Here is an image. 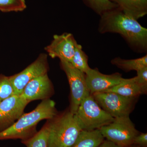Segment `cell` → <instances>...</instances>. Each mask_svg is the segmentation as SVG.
Listing matches in <instances>:
<instances>
[{
  "instance_id": "cell-1",
  "label": "cell",
  "mask_w": 147,
  "mask_h": 147,
  "mask_svg": "<svg viewBox=\"0 0 147 147\" xmlns=\"http://www.w3.org/2000/svg\"><path fill=\"white\" fill-rule=\"evenodd\" d=\"M98 31L100 34H118L135 53L147 52V29L137 20L125 14L119 7L100 16Z\"/></svg>"
},
{
  "instance_id": "cell-2",
  "label": "cell",
  "mask_w": 147,
  "mask_h": 147,
  "mask_svg": "<svg viewBox=\"0 0 147 147\" xmlns=\"http://www.w3.org/2000/svg\"><path fill=\"white\" fill-rule=\"evenodd\" d=\"M57 115L54 100H42L34 110L24 113L11 126L0 132V140L21 139L25 141L36 134V127L40 121L52 119Z\"/></svg>"
},
{
  "instance_id": "cell-3",
  "label": "cell",
  "mask_w": 147,
  "mask_h": 147,
  "mask_svg": "<svg viewBox=\"0 0 147 147\" xmlns=\"http://www.w3.org/2000/svg\"><path fill=\"white\" fill-rule=\"evenodd\" d=\"M47 121L48 147H70L82 130L74 115L69 110Z\"/></svg>"
},
{
  "instance_id": "cell-4",
  "label": "cell",
  "mask_w": 147,
  "mask_h": 147,
  "mask_svg": "<svg viewBox=\"0 0 147 147\" xmlns=\"http://www.w3.org/2000/svg\"><path fill=\"white\" fill-rule=\"evenodd\" d=\"M74 115L80 127L84 130L99 129L115 119L98 105L91 94L82 100Z\"/></svg>"
},
{
  "instance_id": "cell-5",
  "label": "cell",
  "mask_w": 147,
  "mask_h": 147,
  "mask_svg": "<svg viewBox=\"0 0 147 147\" xmlns=\"http://www.w3.org/2000/svg\"><path fill=\"white\" fill-rule=\"evenodd\" d=\"M99 129L104 138L121 147L133 144L134 138L139 134L129 116L115 118L111 123Z\"/></svg>"
},
{
  "instance_id": "cell-6",
  "label": "cell",
  "mask_w": 147,
  "mask_h": 147,
  "mask_svg": "<svg viewBox=\"0 0 147 147\" xmlns=\"http://www.w3.org/2000/svg\"><path fill=\"white\" fill-rule=\"evenodd\" d=\"M92 95L98 105L114 118L129 116L138 98L127 97L111 92L95 93Z\"/></svg>"
},
{
  "instance_id": "cell-7",
  "label": "cell",
  "mask_w": 147,
  "mask_h": 147,
  "mask_svg": "<svg viewBox=\"0 0 147 147\" xmlns=\"http://www.w3.org/2000/svg\"><path fill=\"white\" fill-rule=\"evenodd\" d=\"M61 68L65 73L70 88L69 111L74 115L82 100L90 94L87 87L86 74L74 67L70 63L60 61Z\"/></svg>"
},
{
  "instance_id": "cell-8",
  "label": "cell",
  "mask_w": 147,
  "mask_h": 147,
  "mask_svg": "<svg viewBox=\"0 0 147 147\" xmlns=\"http://www.w3.org/2000/svg\"><path fill=\"white\" fill-rule=\"evenodd\" d=\"M49 65L47 55L41 54L36 60L23 71L12 76H9L15 95L22 94L24 88L32 79L47 73Z\"/></svg>"
},
{
  "instance_id": "cell-9",
  "label": "cell",
  "mask_w": 147,
  "mask_h": 147,
  "mask_svg": "<svg viewBox=\"0 0 147 147\" xmlns=\"http://www.w3.org/2000/svg\"><path fill=\"white\" fill-rule=\"evenodd\" d=\"M29 102L21 95H14L0 103V132L13 124Z\"/></svg>"
},
{
  "instance_id": "cell-10",
  "label": "cell",
  "mask_w": 147,
  "mask_h": 147,
  "mask_svg": "<svg viewBox=\"0 0 147 147\" xmlns=\"http://www.w3.org/2000/svg\"><path fill=\"white\" fill-rule=\"evenodd\" d=\"M76 43L73 35L65 32L55 35L52 42L45 49L51 58H58L60 61L71 63Z\"/></svg>"
},
{
  "instance_id": "cell-11",
  "label": "cell",
  "mask_w": 147,
  "mask_h": 147,
  "mask_svg": "<svg viewBox=\"0 0 147 147\" xmlns=\"http://www.w3.org/2000/svg\"><path fill=\"white\" fill-rule=\"evenodd\" d=\"M86 78L88 89L92 95L117 86L125 79L119 73L103 74L97 68H91L86 74Z\"/></svg>"
},
{
  "instance_id": "cell-12",
  "label": "cell",
  "mask_w": 147,
  "mask_h": 147,
  "mask_svg": "<svg viewBox=\"0 0 147 147\" xmlns=\"http://www.w3.org/2000/svg\"><path fill=\"white\" fill-rule=\"evenodd\" d=\"M53 85L47 73L29 82L21 95L30 102L33 100L49 99L53 95Z\"/></svg>"
},
{
  "instance_id": "cell-13",
  "label": "cell",
  "mask_w": 147,
  "mask_h": 147,
  "mask_svg": "<svg viewBox=\"0 0 147 147\" xmlns=\"http://www.w3.org/2000/svg\"><path fill=\"white\" fill-rule=\"evenodd\" d=\"M127 16L138 21L147 13V0H112Z\"/></svg>"
},
{
  "instance_id": "cell-14",
  "label": "cell",
  "mask_w": 147,
  "mask_h": 147,
  "mask_svg": "<svg viewBox=\"0 0 147 147\" xmlns=\"http://www.w3.org/2000/svg\"><path fill=\"white\" fill-rule=\"evenodd\" d=\"M102 92L115 93L127 97H138L139 95L142 94V90L137 83L135 77L125 79L120 84Z\"/></svg>"
},
{
  "instance_id": "cell-15",
  "label": "cell",
  "mask_w": 147,
  "mask_h": 147,
  "mask_svg": "<svg viewBox=\"0 0 147 147\" xmlns=\"http://www.w3.org/2000/svg\"><path fill=\"white\" fill-rule=\"evenodd\" d=\"M104 138L99 129L82 130L70 147H97L104 141Z\"/></svg>"
},
{
  "instance_id": "cell-16",
  "label": "cell",
  "mask_w": 147,
  "mask_h": 147,
  "mask_svg": "<svg viewBox=\"0 0 147 147\" xmlns=\"http://www.w3.org/2000/svg\"><path fill=\"white\" fill-rule=\"evenodd\" d=\"M111 63L125 72L135 70L137 71L147 66V54L142 57L133 59H125L120 57H116L111 61Z\"/></svg>"
},
{
  "instance_id": "cell-17",
  "label": "cell",
  "mask_w": 147,
  "mask_h": 147,
  "mask_svg": "<svg viewBox=\"0 0 147 147\" xmlns=\"http://www.w3.org/2000/svg\"><path fill=\"white\" fill-rule=\"evenodd\" d=\"M49 126L48 121L31 138L21 141L27 147H48Z\"/></svg>"
},
{
  "instance_id": "cell-18",
  "label": "cell",
  "mask_w": 147,
  "mask_h": 147,
  "mask_svg": "<svg viewBox=\"0 0 147 147\" xmlns=\"http://www.w3.org/2000/svg\"><path fill=\"white\" fill-rule=\"evenodd\" d=\"M88 56L82 49V45L76 43L73 58L71 60V65L80 71L86 73L90 69L88 64Z\"/></svg>"
},
{
  "instance_id": "cell-19",
  "label": "cell",
  "mask_w": 147,
  "mask_h": 147,
  "mask_svg": "<svg viewBox=\"0 0 147 147\" xmlns=\"http://www.w3.org/2000/svg\"><path fill=\"white\" fill-rule=\"evenodd\" d=\"M87 4L96 13L100 15L109 11L118 8L115 3L110 0H85Z\"/></svg>"
},
{
  "instance_id": "cell-20",
  "label": "cell",
  "mask_w": 147,
  "mask_h": 147,
  "mask_svg": "<svg viewBox=\"0 0 147 147\" xmlns=\"http://www.w3.org/2000/svg\"><path fill=\"white\" fill-rule=\"evenodd\" d=\"M26 8L25 0H0V11L2 12L21 11Z\"/></svg>"
},
{
  "instance_id": "cell-21",
  "label": "cell",
  "mask_w": 147,
  "mask_h": 147,
  "mask_svg": "<svg viewBox=\"0 0 147 147\" xmlns=\"http://www.w3.org/2000/svg\"><path fill=\"white\" fill-rule=\"evenodd\" d=\"M14 95V89L9 77L0 74V103Z\"/></svg>"
},
{
  "instance_id": "cell-22",
  "label": "cell",
  "mask_w": 147,
  "mask_h": 147,
  "mask_svg": "<svg viewBox=\"0 0 147 147\" xmlns=\"http://www.w3.org/2000/svg\"><path fill=\"white\" fill-rule=\"evenodd\" d=\"M137 71V76H135L136 81L141 88L142 94H146L147 91V66Z\"/></svg>"
},
{
  "instance_id": "cell-23",
  "label": "cell",
  "mask_w": 147,
  "mask_h": 147,
  "mask_svg": "<svg viewBox=\"0 0 147 147\" xmlns=\"http://www.w3.org/2000/svg\"><path fill=\"white\" fill-rule=\"evenodd\" d=\"M133 144L138 145L142 147H147V133H141V134H138L134 138Z\"/></svg>"
},
{
  "instance_id": "cell-24",
  "label": "cell",
  "mask_w": 147,
  "mask_h": 147,
  "mask_svg": "<svg viewBox=\"0 0 147 147\" xmlns=\"http://www.w3.org/2000/svg\"><path fill=\"white\" fill-rule=\"evenodd\" d=\"M121 147L116 144L115 143L109 140H107L103 141L98 147Z\"/></svg>"
},
{
  "instance_id": "cell-25",
  "label": "cell",
  "mask_w": 147,
  "mask_h": 147,
  "mask_svg": "<svg viewBox=\"0 0 147 147\" xmlns=\"http://www.w3.org/2000/svg\"><path fill=\"white\" fill-rule=\"evenodd\" d=\"M129 147H142L140 146H138V145L132 144Z\"/></svg>"
}]
</instances>
